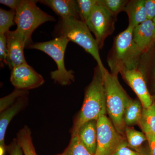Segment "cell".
Masks as SVG:
<instances>
[{"mask_svg": "<svg viewBox=\"0 0 155 155\" xmlns=\"http://www.w3.org/2000/svg\"><path fill=\"white\" fill-rule=\"evenodd\" d=\"M30 128L25 125L17 134V139L24 155H38L34 146Z\"/></svg>", "mask_w": 155, "mask_h": 155, "instance_id": "obj_19", "label": "cell"}, {"mask_svg": "<svg viewBox=\"0 0 155 155\" xmlns=\"http://www.w3.org/2000/svg\"><path fill=\"white\" fill-rule=\"evenodd\" d=\"M139 155H150V151H147V150L144 149V148L143 149L140 151L138 152Z\"/></svg>", "mask_w": 155, "mask_h": 155, "instance_id": "obj_34", "label": "cell"}, {"mask_svg": "<svg viewBox=\"0 0 155 155\" xmlns=\"http://www.w3.org/2000/svg\"><path fill=\"white\" fill-rule=\"evenodd\" d=\"M10 81L15 89L28 91L41 86L45 80L41 75L26 63L12 69Z\"/></svg>", "mask_w": 155, "mask_h": 155, "instance_id": "obj_9", "label": "cell"}, {"mask_svg": "<svg viewBox=\"0 0 155 155\" xmlns=\"http://www.w3.org/2000/svg\"><path fill=\"white\" fill-rule=\"evenodd\" d=\"M7 152V145H0V155H5Z\"/></svg>", "mask_w": 155, "mask_h": 155, "instance_id": "obj_33", "label": "cell"}, {"mask_svg": "<svg viewBox=\"0 0 155 155\" xmlns=\"http://www.w3.org/2000/svg\"><path fill=\"white\" fill-rule=\"evenodd\" d=\"M150 155H155V136L152 134H146Z\"/></svg>", "mask_w": 155, "mask_h": 155, "instance_id": "obj_31", "label": "cell"}, {"mask_svg": "<svg viewBox=\"0 0 155 155\" xmlns=\"http://www.w3.org/2000/svg\"><path fill=\"white\" fill-rule=\"evenodd\" d=\"M120 73L137 95L143 108H148L152 104L153 97L150 94L145 78L140 70L138 69L124 70Z\"/></svg>", "mask_w": 155, "mask_h": 155, "instance_id": "obj_10", "label": "cell"}, {"mask_svg": "<svg viewBox=\"0 0 155 155\" xmlns=\"http://www.w3.org/2000/svg\"><path fill=\"white\" fill-rule=\"evenodd\" d=\"M39 2L51 8L61 19H79L76 1L74 0H41Z\"/></svg>", "mask_w": 155, "mask_h": 155, "instance_id": "obj_13", "label": "cell"}, {"mask_svg": "<svg viewBox=\"0 0 155 155\" xmlns=\"http://www.w3.org/2000/svg\"><path fill=\"white\" fill-rule=\"evenodd\" d=\"M152 79L153 88L155 93V57L153 62L152 69Z\"/></svg>", "mask_w": 155, "mask_h": 155, "instance_id": "obj_32", "label": "cell"}, {"mask_svg": "<svg viewBox=\"0 0 155 155\" xmlns=\"http://www.w3.org/2000/svg\"><path fill=\"white\" fill-rule=\"evenodd\" d=\"M125 11L128 16V26L134 28L148 19L145 7V0L128 1Z\"/></svg>", "mask_w": 155, "mask_h": 155, "instance_id": "obj_16", "label": "cell"}, {"mask_svg": "<svg viewBox=\"0 0 155 155\" xmlns=\"http://www.w3.org/2000/svg\"><path fill=\"white\" fill-rule=\"evenodd\" d=\"M22 2V0H1L0 3L8 6L12 11H16Z\"/></svg>", "mask_w": 155, "mask_h": 155, "instance_id": "obj_30", "label": "cell"}, {"mask_svg": "<svg viewBox=\"0 0 155 155\" xmlns=\"http://www.w3.org/2000/svg\"><path fill=\"white\" fill-rule=\"evenodd\" d=\"M7 152L8 153L9 155H24L17 138H14L11 143L7 146Z\"/></svg>", "mask_w": 155, "mask_h": 155, "instance_id": "obj_27", "label": "cell"}, {"mask_svg": "<svg viewBox=\"0 0 155 155\" xmlns=\"http://www.w3.org/2000/svg\"><path fill=\"white\" fill-rule=\"evenodd\" d=\"M134 28L128 26L114 39L107 62L113 75L124 70L138 69L141 57L136 49L133 41Z\"/></svg>", "mask_w": 155, "mask_h": 155, "instance_id": "obj_2", "label": "cell"}, {"mask_svg": "<svg viewBox=\"0 0 155 155\" xmlns=\"http://www.w3.org/2000/svg\"><path fill=\"white\" fill-rule=\"evenodd\" d=\"M125 135L129 147L138 153L143 149L142 144L147 141L146 136L143 132L135 130L133 127L126 126Z\"/></svg>", "mask_w": 155, "mask_h": 155, "instance_id": "obj_20", "label": "cell"}, {"mask_svg": "<svg viewBox=\"0 0 155 155\" xmlns=\"http://www.w3.org/2000/svg\"><path fill=\"white\" fill-rule=\"evenodd\" d=\"M97 133L95 155H114L120 147L128 145L125 136L116 130L110 119L106 115L97 120Z\"/></svg>", "mask_w": 155, "mask_h": 155, "instance_id": "obj_7", "label": "cell"}, {"mask_svg": "<svg viewBox=\"0 0 155 155\" xmlns=\"http://www.w3.org/2000/svg\"><path fill=\"white\" fill-rule=\"evenodd\" d=\"M56 30L59 36L66 37L90 54L102 71L105 69L100 57V48L96 40L86 23L75 18L61 19L57 24Z\"/></svg>", "mask_w": 155, "mask_h": 155, "instance_id": "obj_4", "label": "cell"}, {"mask_svg": "<svg viewBox=\"0 0 155 155\" xmlns=\"http://www.w3.org/2000/svg\"><path fill=\"white\" fill-rule=\"evenodd\" d=\"M77 135L82 144L92 154H95L97 147V120L88 121L81 125Z\"/></svg>", "mask_w": 155, "mask_h": 155, "instance_id": "obj_15", "label": "cell"}, {"mask_svg": "<svg viewBox=\"0 0 155 155\" xmlns=\"http://www.w3.org/2000/svg\"><path fill=\"white\" fill-rule=\"evenodd\" d=\"M69 41L66 37L60 35L49 41L33 43L27 48L42 51L52 58L58 69L51 72V78L55 83L63 86L69 85L75 81L74 72L72 70H67L64 64L65 51Z\"/></svg>", "mask_w": 155, "mask_h": 155, "instance_id": "obj_5", "label": "cell"}, {"mask_svg": "<svg viewBox=\"0 0 155 155\" xmlns=\"http://www.w3.org/2000/svg\"><path fill=\"white\" fill-rule=\"evenodd\" d=\"M143 110L142 105L139 100L130 99L124 111V120L126 126L132 127L136 125H138Z\"/></svg>", "mask_w": 155, "mask_h": 155, "instance_id": "obj_17", "label": "cell"}, {"mask_svg": "<svg viewBox=\"0 0 155 155\" xmlns=\"http://www.w3.org/2000/svg\"><path fill=\"white\" fill-rule=\"evenodd\" d=\"M154 99V98H153ZM138 126L145 135L155 136V100L148 108H143L141 119Z\"/></svg>", "mask_w": 155, "mask_h": 155, "instance_id": "obj_18", "label": "cell"}, {"mask_svg": "<svg viewBox=\"0 0 155 155\" xmlns=\"http://www.w3.org/2000/svg\"><path fill=\"white\" fill-rule=\"evenodd\" d=\"M38 1L22 0L16 11L15 22L17 30L22 35L27 42V48L33 43L31 36L34 31L45 22L55 21L54 17L49 15L36 5Z\"/></svg>", "mask_w": 155, "mask_h": 155, "instance_id": "obj_6", "label": "cell"}, {"mask_svg": "<svg viewBox=\"0 0 155 155\" xmlns=\"http://www.w3.org/2000/svg\"><path fill=\"white\" fill-rule=\"evenodd\" d=\"M133 41L140 56L147 54L155 44V25L153 20L147 19L134 28Z\"/></svg>", "mask_w": 155, "mask_h": 155, "instance_id": "obj_12", "label": "cell"}, {"mask_svg": "<svg viewBox=\"0 0 155 155\" xmlns=\"http://www.w3.org/2000/svg\"><path fill=\"white\" fill-rule=\"evenodd\" d=\"M153 22L154 23V24L155 25V18H154V19H153Z\"/></svg>", "mask_w": 155, "mask_h": 155, "instance_id": "obj_35", "label": "cell"}, {"mask_svg": "<svg viewBox=\"0 0 155 155\" xmlns=\"http://www.w3.org/2000/svg\"><path fill=\"white\" fill-rule=\"evenodd\" d=\"M7 56L8 51L6 35L5 34H0V61L1 67H3L4 64L7 65Z\"/></svg>", "mask_w": 155, "mask_h": 155, "instance_id": "obj_26", "label": "cell"}, {"mask_svg": "<svg viewBox=\"0 0 155 155\" xmlns=\"http://www.w3.org/2000/svg\"><path fill=\"white\" fill-rule=\"evenodd\" d=\"M76 2L79 19L86 23L92 11L97 4L98 0H77Z\"/></svg>", "mask_w": 155, "mask_h": 155, "instance_id": "obj_22", "label": "cell"}, {"mask_svg": "<svg viewBox=\"0 0 155 155\" xmlns=\"http://www.w3.org/2000/svg\"><path fill=\"white\" fill-rule=\"evenodd\" d=\"M153 98L155 100V97H154Z\"/></svg>", "mask_w": 155, "mask_h": 155, "instance_id": "obj_36", "label": "cell"}, {"mask_svg": "<svg viewBox=\"0 0 155 155\" xmlns=\"http://www.w3.org/2000/svg\"><path fill=\"white\" fill-rule=\"evenodd\" d=\"M107 114L102 72L97 65L91 81L85 88L82 107L73 121L71 137L77 134L81 125L90 120H97Z\"/></svg>", "mask_w": 155, "mask_h": 155, "instance_id": "obj_1", "label": "cell"}, {"mask_svg": "<svg viewBox=\"0 0 155 155\" xmlns=\"http://www.w3.org/2000/svg\"><path fill=\"white\" fill-rule=\"evenodd\" d=\"M116 20V18L100 4L98 0L86 24L94 35L100 50L103 48L106 39L114 32Z\"/></svg>", "mask_w": 155, "mask_h": 155, "instance_id": "obj_8", "label": "cell"}, {"mask_svg": "<svg viewBox=\"0 0 155 155\" xmlns=\"http://www.w3.org/2000/svg\"><path fill=\"white\" fill-rule=\"evenodd\" d=\"M128 145H123L118 149L114 155H139L135 150L129 148Z\"/></svg>", "mask_w": 155, "mask_h": 155, "instance_id": "obj_29", "label": "cell"}, {"mask_svg": "<svg viewBox=\"0 0 155 155\" xmlns=\"http://www.w3.org/2000/svg\"><path fill=\"white\" fill-rule=\"evenodd\" d=\"M28 91L15 89L10 94L1 98L0 99V112H2L13 105L19 98L28 96Z\"/></svg>", "mask_w": 155, "mask_h": 155, "instance_id": "obj_25", "label": "cell"}, {"mask_svg": "<svg viewBox=\"0 0 155 155\" xmlns=\"http://www.w3.org/2000/svg\"><path fill=\"white\" fill-rule=\"evenodd\" d=\"M7 38L8 56L7 65L12 70L14 67L27 63L24 55V49L27 47L25 38L17 29L8 31Z\"/></svg>", "mask_w": 155, "mask_h": 155, "instance_id": "obj_11", "label": "cell"}, {"mask_svg": "<svg viewBox=\"0 0 155 155\" xmlns=\"http://www.w3.org/2000/svg\"><path fill=\"white\" fill-rule=\"evenodd\" d=\"M16 11L0 9V34H5L15 24Z\"/></svg>", "mask_w": 155, "mask_h": 155, "instance_id": "obj_23", "label": "cell"}, {"mask_svg": "<svg viewBox=\"0 0 155 155\" xmlns=\"http://www.w3.org/2000/svg\"><path fill=\"white\" fill-rule=\"evenodd\" d=\"M99 1L100 4L107 9L116 19L120 12L125 11V7L128 2L127 0H99Z\"/></svg>", "mask_w": 155, "mask_h": 155, "instance_id": "obj_24", "label": "cell"}, {"mask_svg": "<svg viewBox=\"0 0 155 155\" xmlns=\"http://www.w3.org/2000/svg\"><path fill=\"white\" fill-rule=\"evenodd\" d=\"M145 7L148 19L155 18V0H145Z\"/></svg>", "mask_w": 155, "mask_h": 155, "instance_id": "obj_28", "label": "cell"}, {"mask_svg": "<svg viewBox=\"0 0 155 155\" xmlns=\"http://www.w3.org/2000/svg\"><path fill=\"white\" fill-rule=\"evenodd\" d=\"M102 72L105 93L107 114L116 130L125 136L126 126L124 120V111L131 98L120 84L118 75L111 74L106 68Z\"/></svg>", "mask_w": 155, "mask_h": 155, "instance_id": "obj_3", "label": "cell"}, {"mask_svg": "<svg viewBox=\"0 0 155 155\" xmlns=\"http://www.w3.org/2000/svg\"><path fill=\"white\" fill-rule=\"evenodd\" d=\"M28 101V96L21 97L13 105L0 112V145H6L5 135L10 122L14 116L26 107Z\"/></svg>", "mask_w": 155, "mask_h": 155, "instance_id": "obj_14", "label": "cell"}, {"mask_svg": "<svg viewBox=\"0 0 155 155\" xmlns=\"http://www.w3.org/2000/svg\"><path fill=\"white\" fill-rule=\"evenodd\" d=\"M61 155V154H58V155Z\"/></svg>", "mask_w": 155, "mask_h": 155, "instance_id": "obj_37", "label": "cell"}, {"mask_svg": "<svg viewBox=\"0 0 155 155\" xmlns=\"http://www.w3.org/2000/svg\"><path fill=\"white\" fill-rule=\"evenodd\" d=\"M61 155H94L88 151L82 144L77 134L71 137L67 148Z\"/></svg>", "mask_w": 155, "mask_h": 155, "instance_id": "obj_21", "label": "cell"}]
</instances>
